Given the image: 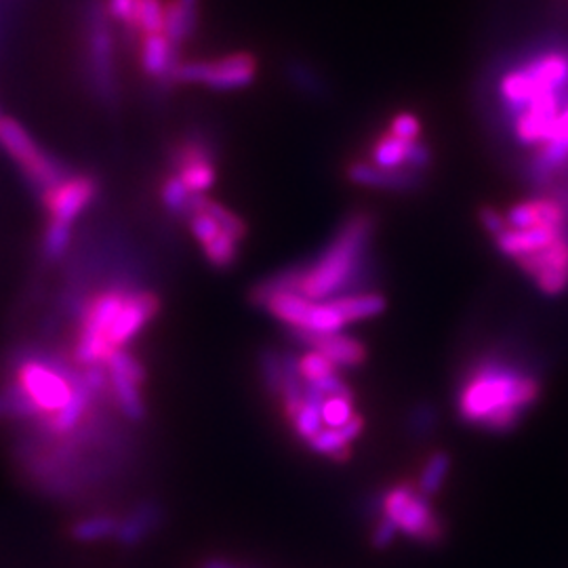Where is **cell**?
<instances>
[{
	"instance_id": "cell-28",
	"label": "cell",
	"mask_w": 568,
	"mask_h": 568,
	"mask_svg": "<svg viewBox=\"0 0 568 568\" xmlns=\"http://www.w3.org/2000/svg\"><path fill=\"white\" fill-rule=\"evenodd\" d=\"M241 243L243 241L236 234H232L230 230H222L215 241L204 244V260L215 270H230L241 257Z\"/></svg>"
},
{
	"instance_id": "cell-6",
	"label": "cell",
	"mask_w": 568,
	"mask_h": 568,
	"mask_svg": "<svg viewBox=\"0 0 568 568\" xmlns=\"http://www.w3.org/2000/svg\"><path fill=\"white\" fill-rule=\"evenodd\" d=\"M0 143L20 166L26 182L41 196L72 175L58 159L47 154L20 122L13 119H0Z\"/></svg>"
},
{
	"instance_id": "cell-31",
	"label": "cell",
	"mask_w": 568,
	"mask_h": 568,
	"mask_svg": "<svg viewBox=\"0 0 568 568\" xmlns=\"http://www.w3.org/2000/svg\"><path fill=\"white\" fill-rule=\"evenodd\" d=\"M72 244V227L70 225L49 222L44 236H42L41 253L47 264H60L68 255V248Z\"/></svg>"
},
{
	"instance_id": "cell-4",
	"label": "cell",
	"mask_w": 568,
	"mask_h": 568,
	"mask_svg": "<svg viewBox=\"0 0 568 568\" xmlns=\"http://www.w3.org/2000/svg\"><path fill=\"white\" fill-rule=\"evenodd\" d=\"M7 368L11 379H16L23 392L34 400V405L39 406L44 417L55 415L63 406L68 405V400L74 394V386H79L84 382V377H68L60 373L53 366L44 365L39 358H34L30 354L28 345L16 347L9 354Z\"/></svg>"
},
{
	"instance_id": "cell-22",
	"label": "cell",
	"mask_w": 568,
	"mask_h": 568,
	"mask_svg": "<svg viewBox=\"0 0 568 568\" xmlns=\"http://www.w3.org/2000/svg\"><path fill=\"white\" fill-rule=\"evenodd\" d=\"M108 373H110V386H112V403H114V406L121 410L129 422H133V424L143 422L148 410H145V403H143L142 384L133 382L131 377L121 375L116 371H108Z\"/></svg>"
},
{
	"instance_id": "cell-19",
	"label": "cell",
	"mask_w": 568,
	"mask_h": 568,
	"mask_svg": "<svg viewBox=\"0 0 568 568\" xmlns=\"http://www.w3.org/2000/svg\"><path fill=\"white\" fill-rule=\"evenodd\" d=\"M201 0H166L164 2V34L178 49L190 41L199 26Z\"/></svg>"
},
{
	"instance_id": "cell-23",
	"label": "cell",
	"mask_w": 568,
	"mask_h": 568,
	"mask_svg": "<svg viewBox=\"0 0 568 568\" xmlns=\"http://www.w3.org/2000/svg\"><path fill=\"white\" fill-rule=\"evenodd\" d=\"M339 314L344 316L345 325H354L361 321L375 318L384 314L386 310V297L373 291H363V293H349V295H339L331 300Z\"/></svg>"
},
{
	"instance_id": "cell-33",
	"label": "cell",
	"mask_w": 568,
	"mask_h": 568,
	"mask_svg": "<svg viewBox=\"0 0 568 568\" xmlns=\"http://www.w3.org/2000/svg\"><path fill=\"white\" fill-rule=\"evenodd\" d=\"M354 396L335 394L323 403V422L325 427H342L354 417Z\"/></svg>"
},
{
	"instance_id": "cell-17",
	"label": "cell",
	"mask_w": 568,
	"mask_h": 568,
	"mask_svg": "<svg viewBox=\"0 0 568 568\" xmlns=\"http://www.w3.org/2000/svg\"><path fill=\"white\" fill-rule=\"evenodd\" d=\"M568 227L558 230V227H528V230H511L506 227L499 236H495L497 248L514 262L532 255L541 248H546L554 243L556 239H560Z\"/></svg>"
},
{
	"instance_id": "cell-34",
	"label": "cell",
	"mask_w": 568,
	"mask_h": 568,
	"mask_svg": "<svg viewBox=\"0 0 568 568\" xmlns=\"http://www.w3.org/2000/svg\"><path fill=\"white\" fill-rule=\"evenodd\" d=\"M300 371L304 375V382H318V379H325L328 375L337 373L339 368L333 365L321 352L307 349L304 356H300Z\"/></svg>"
},
{
	"instance_id": "cell-3",
	"label": "cell",
	"mask_w": 568,
	"mask_h": 568,
	"mask_svg": "<svg viewBox=\"0 0 568 568\" xmlns=\"http://www.w3.org/2000/svg\"><path fill=\"white\" fill-rule=\"evenodd\" d=\"M548 93H568V47L541 49L499 79V100L508 116Z\"/></svg>"
},
{
	"instance_id": "cell-38",
	"label": "cell",
	"mask_w": 568,
	"mask_h": 568,
	"mask_svg": "<svg viewBox=\"0 0 568 568\" xmlns=\"http://www.w3.org/2000/svg\"><path fill=\"white\" fill-rule=\"evenodd\" d=\"M396 537H398V528H396V525H394L389 518H386V516H379L377 525H375L373 532H371V544H373V548H389V546L396 541Z\"/></svg>"
},
{
	"instance_id": "cell-1",
	"label": "cell",
	"mask_w": 568,
	"mask_h": 568,
	"mask_svg": "<svg viewBox=\"0 0 568 568\" xmlns=\"http://www.w3.org/2000/svg\"><path fill=\"white\" fill-rule=\"evenodd\" d=\"M541 396L535 371L490 354L471 363L457 389V413L467 426L508 434Z\"/></svg>"
},
{
	"instance_id": "cell-9",
	"label": "cell",
	"mask_w": 568,
	"mask_h": 568,
	"mask_svg": "<svg viewBox=\"0 0 568 568\" xmlns=\"http://www.w3.org/2000/svg\"><path fill=\"white\" fill-rule=\"evenodd\" d=\"M100 185L91 175H70L42 194L49 222L70 225L98 199Z\"/></svg>"
},
{
	"instance_id": "cell-14",
	"label": "cell",
	"mask_w": 568,
	"mask_h": 568,
	"mask_svg": "<svg viewBox=\"0 0 568 568\" xmlns=\"http://www.w3.org/2000/svg\"><path fill=\"white\" fill-rule=\"evenodd\" d=\"M347 180L363 187H375L386 192H413L424 185V173L415 169H379L366 161H356L347 166Z\"/></svg>"
},
{
	"instance_id": "cell-35",
	"label": "cell",
	"mask_w": 568,
	"mask_h": 568,
	"mask_svg": "<svg viewBox=\"0 0 568 568\" xmlns=\"http://www.w3.org/2000/svg\"><path fill=\"white\" fill-rule=\"evenodd\" d=\"M108 371H116V373H121V375H126V377H131L133 382H138V384H142L145 382V368H143L142 363L133 356V354H129L126 349H116L110 358H108Z\"/></svg>"
},
{
	"instance_id": "cell-25",
	"label": "cell",
	"mask_w": 568,
	"mask_h": 568,
	"mask_svg": "<svg viewBox=\"0 0 568 568\" xmlns=\"http://www.w3.org/2000/svg\"><path fill=\"white\" fill-rule=\"evenodd\" d=\"M116 530H119V518H114L110 514H91V516H84L81 520H77L70 527V535L79 544H100L108 539L114 541Z\"/></svg>"
},
{
	"instance_id": "cell-42",
	"label": "cell",
	"mask_w": 568,
	"mask_h": 568,
	"mask_svg": "<svg viewBox=\"0 0 568 568\" xmlns=\"http://www.w3.org/2000/svg\"><path fill=\"white\" fill-rule=\"evenodd\" d=\"M199 568H244L241 565H236V562H230V560H224V558H209V560H204L201 562V567Z\"/></svg>"
},
{
	"instance_id": "cell-8",
	"label": "cell",
	"mask_w": 568,
	"mask_h": 568,
	"mask_svg": "<svg viewBox=\"0 0 568 568\" xmlns=\"http://www.w3.org/2000/svg\"><path fill=\"white\" fill-rule=\"evenodd\" d=\"M105 18H110L105 7L100 2H93L87 13V70L95 95L102 102H112L116 98L114 39L110 34Z\"/></svg>"
},
{
	"instance_id": "cell-11",
	"label": "cell",
	"mask_w": 568,
	"mask_h": 568,
	"mask_svg": "<svg viewBox=\"0 0 568 568\" xmlns=\"http://www.w3.org/2000/svg\"><path fill=\"white\" fill-rule=\"evenodd\" d=\"M161 312V297L148 288L133 291L124 297L121 312L108 333V344L116 352L131 344Z\"/></svg>"
},
{
	"instance_id": "cell-27",
	"label": "cell",
	"mask_w": 568,
	"mask_h": 568,
	"mask_svg": "<svg viewBox=\"0 0 568 568\" xmlns=\"http://www.w3.org/2000/svg\"><path fill=\"white\" fill-rule=\"evenodd\" d=\"M175 175L182 180L183 185L192 192V194H204L206 190H211L217 182V166L215 159H196V161H187L180 166L173 169Z\"/></svg>"
},
{
	"instance_id": "cell-21",
	"label": "cell",
	"mask_w": 568,
	"mask_h": 568,
	"mask_svg": "<svg viewBox=\"0 0 568 568\" xmlns=\"http://www.w3.org/2000/svg\"><path fill=\"white\" fill-rule=\"evenodd\" d=\"M419 142H406L392 133L379 135L371 148V163L379 169H410Z\"/></svg>"
},
{
	"instance_id": "cell-26",
	"label": "cell",
	"mask_w": 568,
	"mask_h": 568,
	"mask_svg": "<svg viewBox=\"0 0 568 568\" xmlns=\"http://www.w3.org/2000/svg\"><path fill=\"white\" fill-rule=\"evenodd\" d=\"M126 30L138 39L164 34V0H138Z\"/></svg>"
},
{
	"instance_id": "cell-36",
	"label": "cell",
	"mask_w": 568,
	"mask_h": 568,
	"mask_svg": "<svg viewBox=\"0 0 568 568\" xmlns=\"http://www.w3.org/2000/svg\"><path fill=\"white\" fill-rule=\"evenodd\" d=\"M386 131L406 142H419L422 140V121H419V116H415L410 112H400L389 121Z\"/></svg>"
},
{
	"instance_id": "cell-18",
	"label": "cell",
	"mask_w": 568,
	"mask_h": 568,
	"mask_svg": "<svg viewBox=\"0 0 568 568\" xmlns=\"http://www.w3.org/2000/svg\"><path fill=\"white\" fill-rule=\"evenodd\" d=\"M140 63L143 74L154 81L173 82V72L180 63L178 47L166 39V34H152L140 39Z\"/></svg>"
},
{
	"instance_id": "cell-41",
	"label": "cell",
	"mask_w": 568,
	"mask_h": 568,
	"mask_svg": "<svg viewBox=\"0 0 568 568\" xmlns=\"http://www.w3.org/2000/svg\"><path fill=\"white\" fill-rule=\"evenodd\" d=\"M408 426L415 432V434H424L429 432L434 426V413L427 408V406H417V410L410 415L408 419Z\"/></svg>"
},
{
	"instance_id": "cell-24",
	"label": "cell",
	"mask_w": 568,
	"mask_h": 568,
	"mask_svg": "<svg viewBox=\"0 0 568 568\" xmlns=\"http://www.w3.org/2000/svg\"><path fill=\"white\" fill-rule=\"evenodd\" d=\"M310 307H312V300H307L302 293H281L267 300L262 310L288 328H302L307 321Z\"/></svg>"
},
{
	"instance_id": "cell-15",
	"label": "cell",
	"mask_w": 568,
	"mask_h": 568,
	"mask_svg": "<svg viewBox=\"0 0 568 568\" xmlns=\"http://www.w3.org/2000/svg\"><path fill=\"white\" fill-rule=\"evenodd\" d=\"M164 508L161 501L143 499L119 518L114 541L122 548H138L163 527Z\"/></svg>"
},
{
	"instance_id": "cell-7",
	"label": "cell",
	"mask_w": 568,
	"mask_h": 568,
	"mask_svg": "<svg viewBox=\"0 0 568 568\" xmlns=\"http://www.w3.org/2000/svg\"><path fill=\"white\" fill-rule=\"evenodd\" d=\"M260 61L253 53H230L220 60L180 61L173 82L203 84L213 91H239L255 81Z\"/></svg>"
},
{
	"instance_id": "cell-37",
	"label": "cell",
	"mask_w": 568,
	"mask_h": 568,
	"mask_svg": "<svg viewBox=\"0 0 568 568\" xmlns=\"http://www.w3.org/2000/svg\"><path fill=\"white\" fill-rule=\"evenodd\" d=\"M288 77H291V81L295 82V84H300L305 93H312V95L321 93L323 82L318 81L316 72L310 65H304V63L288 65Z\"/></svg>"
},
{
	"instance_id": "cell-13",
	"label": "cell",
	"mask_w": 568,
	"mask_h": 568,
	"mask_svg": "<svg viewBox=\"0 0 568 568\" xmlns=\"http://www.w3.org/2000/svg\"><path fill=\"white\" fill-rule=\"evenodd\" d=\"M295 344L305 345L326 356L337 368H358L366 363V347L345 333H312L305 328H288Z\"/></svg>"
},
{
	"instance_id": "cell-40",
	"label": "cell",
	"mask_w": 568,
	"mask_h": 568,
	"mask_svg": "<svg viewBox=\"0 0 568 568\" xmlns=\"http://www.w3.org/2000/svg\"><path fill=\"white\" fill-rule=\"evenodd\" d=\"M138 0H105V11L112 20L121 21L126 28L129 21L133 18V9H135Z\"/></svg>"
},
{
	"instance_id": "cell-32",
	"label": "cell",
	"mask_w": 568,
	"mask_h": 568,
	"mask_svg": "<svg viewBox=\"0 0 568 568\" xmlns=\"http://www.w3.org/2000/svg\"><path fill=\"white\" fill-rule=\"evenodd\" d=\"M194 194L183 185L182 180L173 173L164 180L161 185V201H163L164 209L171 213V215H178V217H185L187 211H190V204H192Z\"/></svg>"
},
{
	"instance_id": "cell-10",
	"label": "cell",
	"mask_w": 568,
	"mask_h": 568,
	"mask_svg": "<svg viewBox=\"0 0 568 568\" xmlns=\"http://www.w3.org/2000/svg\"><path fill=\"white\" fill-rule=\"evenodd\" d=\"M516 264L544 295H562L568 288V232Z\"/></svg>"
},
{
	"instance_id": "cell-39",
	"label": "cell",
	"mask_w": 568,
	"mask_h": 568,
	"mask_svg": "<svg viewBox=\"0 0 568 568\" xmlns=\"http://www.w3.org/2000/svg\"><path fill=\"white\" fill-rule=\"evenodd\" d=\"M480 224H483V227L487 230L493 239L499 236V234L508 227L506 215H501V213H499L497 209H493V206H485V209L480 211Z\"/></svg>"
},
{
	"instance_id": "cell-5",
	"label": "cell",
	"mask_w": 568,
	"mask_h": 568,
	"mask_svg": "<svg viewBox=\"0 0 568 568\" xmlns=\"http://www.w3.org/2000/svg\"><path fill=\"white\" fill-rule=\"evenodd\" d=\"M382 516L389 518L406 539L417 544L434 546L445 539L443 520L429 506L426 495L419 493L417 483H400L386 490L382 497Z\"/></svg>"
},
{
	"instance_id": "cell-20",
	"label": "cell",
	"mask_w": 568,
	"mask_h": 568,
	"mask_svg": "<svg viewBox=\"0 0 568 568\" xmlns=\"http://www.w3.org/2000/svg\"><path fill=\"white\" fill-rule=\"evenodd\" d=\"M302 281H304V264L284 267L265 276L260 283L253 284L248 291V302L255 307H264L265 302L272 300L274 295L302 293Z\"/></svg>"
},
{
	"instance_id": "cell-30",
	"label": "cell",
	"mask_w": 568,
	"mask_h": 568,
	"mask_svg": "<svg viewBox=\"0 0 568 568\" xmlns=\"http://www.w3.org/2000/svg\"><path fill=\"white\" fill-rule=\"evenodd\" d=\"M448 471H450V455L447 450H436L419 474V480H417L419 493L426 495L427 499L438 495L443 485L447 483Z\"/></svg>"
},
{
	"instance_id": "cell-29",
	"label": "cell",
	"mask_w": 568,
	"mask_h": 568,
	"mask_svg": "<svg viewBox=\"0 0 568 568\" xmlns=\"http://www.w3.org/2000/svg\"><path fill=\"white\" fill-rule=\"evenodd\" d=\"M257 368H260V379H262V386H264L265 392L274 400H281L284 379L283 352L272 347V345H267V347L260 352Z\"/></svg>"
},
{
	"instance_id": "cell-2",
	"label": "cell",
	"mask_w": 568,
	"mask_h": 568,
	"mask_svg": "<svg viewBox=\"0 0 568 568\" xmlns=\"http://www.w3.org/2000/svg\"><path fill=\"white\" fill-rule=\"evenodd\" d=\"M371 239L373 217L368 213L349 215L323 255L312 264H304L302 295L312 302H325L339 295L363 293L373 272L368 264Z\"/></svg>"
},
{
	"instance_id": "cell-12",
	"label": "cell",
	"mask_w": 568,
	"mask_h": 568,
	"mask_svg": "<svg viewBox=\"0 0 568 568\" xmlns=\"http://www.w3.org/2000/svg\"><path fill=\"white\" fill-rule=\"evenodd\" d=\"M568 166V105L560 112L548 142L539 148L527 166L528 182L551 187Z\"/></svg>"
},
{
	"instance_id": "cell-16",
	"label": "cell",
	"mask_w": 568,
	"mask_h": 568,
	"mask_svg": "<svg viewBox=\"0 0 568 568\" xmlns=\"http://www.w3.org/2000/svg\"><path fill=\"white\" fill-rule=\"evenodd\" d=\"M365 432V419L356 413L345 426L342 427H323L312 440H307L305 445L310 447L312 453L328 457L333 462H345L349 459L352 453V443L356 438H361Z\"/></svg>"
}]
</instances>
